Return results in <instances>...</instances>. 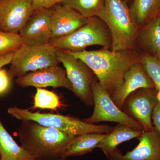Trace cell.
I'll use <instances>...</instances> for the list:
<instances>
[{
	"instance_id": "6da1fadb",
	"label": "cell",
	"mask_w": 160,
	"mask_h": 160,
	"mask_svg": "<svg viewBox=\"0 0 160 160\" xmlns=\"http://www.w3.org/2000/svg\"><path fill=\"white\" fill-rule=\"evenodd\" d=\"M68 51L89 66L110 96L122 82L126 72L140 61V53L134 49L113 51L102 47L90 51Z\"/></svg>"
},
{
	"instance_id": "7a4b0ae2",
	"label": "cell",
	"mask_w": 160,
	"mask_h": 160,
	"mask_svg": "<svg viewBox=\"0 0 160 160\" xmlns=\"http://www.w3.org/2000/svg\"><path fill=\"white\" fill-rule=\"evenodd\" d=\"M21 146L35 159L61 157L76 136L32 121H22L18 131Z\"/></svg>"
},
{
	"instance_id": "3957f363",
	"label": "cell",
	"mask_w": 160,
	"mask_h": 160,
	"mask_svg": "<svg viewBox=\"0 0 160 160\" xmlns=\"http://www.w3.org/2000/svg\"><path fill=\"white\" fill-rule=\"evenodd\" d=\"M97 17L105 22L111 33V50L135 49L138 28L132 18L129 6L124 0H105L104 8Z\"/></svg>"
},
{
	"instance_id": "277c9868",
	"label": "cell",
	"mask_w": 160,
	"mask_h": 160,
	"mask_svg": "<svg viewBox=\"0 0 160 160\" xmlns=\"http://www.w3.org/2000/svg\"><path fill=\"white\" fill-rule=\"evenodd\" d=\"M8 113L12 117L22 121H32L42 126L54 128L67 134L78 136L90 133H107L113 127L86 122L74 117L50 113L32 112L27 109L10 107Z\"/></svg>"
},
{
	"instance_id": "5b68a950",
	"label": "cell",
	"mask_w": 160,
	"mask_h": 160,
	"mask_svg": "<svg viewBox=\"0 0 160 160\" xmlns=\"http://www.w3.org/2000/svg\"><path fill=\"white\" fill-rule=\"evenodd\" d=\"M49 43L55 49L77 52L96 45L111 49L112 38L105 22L95 16L88 18L85 25L72 33L62 37L51 39Z\"/></svg>"
},
{
	"instance_id": "8992f818",
	"label": "cell",
	"mask_w": 160,
	"mask_h": 160,
	"mask_svg": "<svg viewBox=\"0 0 160 160\" xmlns=\"http://www.w3.org/2000/svg\"><path fill=\"white\" fill-rule=\"evenodd\" d=\"M59 63L56 49L49 43L35 46L22 45L13 53L8 72L12 80Z\"/></svg>"
},
{
	"instance_id": "52a82bcc",
	"label": "cell",
	"mask_w": 160,
	"mask_h": 160,
	"mask_svg": "<svg viewBox=\"0 0 160 160\" xmlns=\"http://www.w3.org/2000/svg\"><path fill=\"white\" fill-rule=\"evenodd\" d=\"M58 58L63 64L67 78L72 86V92L86 106L93 105L92 87L98 80L93 72L82 60L75 57L67 50L56 49Z\"/></svg>"
},
{
	"instance_id": "ba28073f",
	"label": "cell",
	"mask_w": 160,
	"mask_h": 160,
	"mask_svg": "<svg viewBox=\"0 0 160 160\" xmlns=\"http://www.w3.org/2000/svg\"><path fill=\"white\" fill-rule=\"evenodd\" d=\"M92 89L94 109L91 116L84 120L85 122L92 124L102 122H113L144 131L140 123L127 115L115 104L110 95L101 86L98 80L93 83Z\"/></svg>"
},
{
	"instance_id": "9c48e42d",
	"label": "cell",
	"mask_w": 160,
	"mask_h": 160,
	"mask_svg": "<svg viewBox=\"0 0 160 160\" xmlns=\"http://www.w3.org/2000/svg\"><path fill=\"white\" fill-rule=\"evenodd\" d=\"M158 101V92L155 88H140L126 98L122 110L137 121L143 126L144 131L154 129L152 114Z\"/></svg>"
},
{
	"instance_id": "30bf717a",
	"label": "cell",
	"mask_w": 160,
	"mask_h": 160,
	"mask_svg": "<svg viewBox=\"0 0 160 160\" xmlns=\"http://www.w3.org/2000/svg\"><path fill=\"white\" fill-rule=\"evenodd\" d=\"M52 15V8L33 10L19 32L22 45L35 46L49 43L51 39Z\"/></svg>"
},
{
	"instance_id": "8fae6325",
	"label": "cell",
	"mask_w": 160,
	"mask_h": 160,
	"mask_svg": "<svg viewBox=\"0 0 160 160\" xmlns=\"http://www.w3.org/2000/svg\"><path fill=\"white\" fill-rule=\"evenodd\" d=\"M33 11L30 0H0V30L19 33Z\"/></svg>"
},
{
	"instance_id": "7c38bea8",
	"label": "cell",
	"mask_w": 160,
	"mask_h": 160,
	"mask_svg": "<svg viewBox=\"0 0 160 160\" xmlns=\"http://www.w3.org/2000/svg\"><path fill=\"white\" fill-rule=\"evenodd\" d=\"M16 82L22 88H36L63 87L72 92V86L66 75L65 69L57 66H49L29 72L17 78Z\"/></svg>"
},
{
	"instance_id": "4fadbf2b",
	"label": "cell",
	"mask_w": 160,
	"mask_h": 160,
	"mask_svg": "<svg viewBox=\"0 0 160 160\" xmlns=\"http://www.w3.org/2000/svg\"><path fill=\"white\" fill-rule=\"evenodd\" d=\"M138 146L123 154L116 149L106 156L107 160H160V135L155 129L144 131L138 138Z\"/></svg>"
},
{
	"instance_id": "5bb4252c",
	"label": "cell",
	"mask_w": 160,
	"mask_h": 160,
	"mask_svg": "<svg viewBox=\"0 0 160 160\" xmlns=\"http://www.w3.org/2000/svg\"><path fill=\"white\" fill-rule=\"evenodd\" d=\"M143 88H155V87L140 61L126 72L122 82L110 96L115 104L122 110L126 98L133 92Z\"/></svg>"
},
{
	"instance_id": "9a60e30c",
	"label": "cell",
	"mask_w": 160,
	"mask_h": 160,
	"mask_svg": "<svg viewBox=\"0 0 160 160\" xmlns=\"http://www.w3.org/2000/svg\"><path fill=\"white\" fill-rule=\"evenodd\" d=\"M88 21V18L84 17L73 9L58 4L52 8L51 39L70 34L85 25Z\"/></svg>"
},
{
	"instance_id": "2e32d148",
	"label": "cell",
	"mask_w": 160,
	"mask_h": 160,
	"mask_svg": "<svg viewBox=\"0 0 160 160\" xmlns=\"http://www.w3.org/2000/svg\"><path fill=\"white\" fill-rule=\"evenodd\" d=\"M135 49L139 53L154 56L160 49V17L150 20L138 29Z\"/></svg>"
},
{
	"instance_id": "e0dca14e",
	"label": "cell",
	"mask_w": 160,
	"mask_h": 160,
	"mask_svg": "<svg viewBox=\"0 0 160 160\" xmlns=\"http://www.w3.org/2000/svg\"><path fill=\"white\" fill-rule=\"evenodd\" d=\"M144 131L135 130L129 126L118 124L98 145L97 148L102 151L105 156L110 154L121 143L135 138H138Z\"/></svg>"
},
{
	"instance_id": "ac0fdd59",
	"label": "cell",
	"mask_w": 160,
	"mask_h": 160,
	"mask_svg": "<svg viewBox=\"0 0 160 160\" xmlns=\"http://www.w3.org/2000/svg\"><path fill=\"white\" fill-rule=\"evenodd\" d=\"M106 133H90L76 137L66 146L62 157L67 159L91 152L106 137Z\"/></svg>"
},
{
	"instance_id": "d6986e66",
	"label": "cell",
	"mask_w": 160,
	"mask_h": 160,
	"mask_svg": "<svg viewBox=\"0 0 160 160\" xmlns=\"http://www.w3.org/2000/svg\"><path fill=\"white\" fill-rule=\"evenodd\" d=\"M34 159L13 139L4 127L0 117V160Z\"/></svg>"
},
{
	"instance_id": "ffe728a7",
	"label": "cell",
	"mask_w": 160,
	"mask_h": 160,
	"mask_svg": "<svg viewBox=\"0 0 160 160\" xmlns=\"http://www.w3.org/2000/svg\"><path fill=\"white\" fill-rule=\"evenodd\" d=\"M129 9L132 19L139 28L158 16L160 0H132Z\"/></svg>"
},
{
	"instance_id": "44dd1931",
	"label": "cell",
	"mask_w": 160,
	"mask_h": 160,
	"mask_svg": "<svg viewBox=\"0 0 160 160\" xmlns=\"http://www.w3.org/2000/svg\"><path fill=\"white\" fill-rule=\"evenodd\" d=\"M105 0H63L61 4L77 12L84 17L98 16L105 6Z\"/></svg>"
},
{
	"instance_id": "7402d4cb",
	"label": "cell",
	"mask_w": 160,
	"mask_h": 160,
	"mask_svg": "<svg viewBox=\"0 0 160 160\" xmlns=\"http://www.w3.org/2000/svg\"><path fill=\"white\" fill-rule=\"evenodd\" d=\"M62 105L58 96L53 92L37 88L33 99L34 108L56 110Z\"/></svg>"
},
{
	"instance_id": "603a6c76",
	"label": "cell",
	"mask_w": 160,
	"mask_h": 160,
	"mask_svg": "<svg viewBox=\"0 0 160 160\" xmlns=\"http://www.w3.org/2000/svg\"><path fill=\"white\" fill-rule=\"evenodd\" d=\"M140 53V61L146 72L154 84L155 89L160 97V63L152 56Z\"/></svg>"
},
{
	"instance_id": "cb8c5ba5",
	"label": "cell",
	"mask_w": 160,
	"mask_h": 160,
	"mask_svg": "<svg viewBox=\"0 0 160 160\" xmlns=\"http://www.w3.org/2000/svg\"><path fill=\"white\" fill-rule=\"evenodd\" d=\"M22 45L19 33H9L0 30V56L14 52Z\"/></svg>"
},
{
	"instance_id": "d4e9b609",
	"label": "cell",
	"mask_w": 160,
	"mask_h": 160,
	"mask_svg": "<svg viewBox=\"0 0 160 160\" xmlns=\"http://www.w3.org/2000/svg\"><path fill=\"white\" fill-rule=\"evenodd\" d=\"M33 10L52 8L56 5L62 3L63 0H30Z\"/></svg>"
},
{
	"instance_id": "484cf974",
	"label": "cell",
	"mask_w": 160,
	"mask_h": 160,
	"mask_svg": "<svg viewBox=\"0 0 160 160\" xmlns=\"http://www.w3.org/2000/svg\"><path fill=\"white\" fill-rule=\"evenodd\" d=\"M11 79L9 72L6 69L0 71V95L5 93L9 89Z\"/></svg>"
},
{
	"instance_id": "4316f807",
	"label": "cell",
	"mask_w": 160,
	"mask_h": 160,
	"mask_svg": "<svg viewBox=\"0 0 160 160\" xmlns=\"http://www.w3.org/2000/svg\"><path fill=\"white\" fill-rule=\"evenodd\" d=\"M151 118L154 129L160 135V97L158 96L157 102L152 111Z\"/></svg>"
},
{
	"instance_id": "83f0119b",
	"label": "cell",
	"mask_w": 160,
	"mask_h": 160,
	"mask_svg": "<svg viewBox=\"0 0 160 160\" xmlns=\"http://www.w3.org/2000/svg\"><path fill=\"white\" fill-rule=\"evenodd\" d=\"M14 52H10L4 55L0 56V71L4 66L10 64L13 58Z\"/></svg>"
},
{
	"instance_id": "f1b7e54d",
	"label": "cell",
	"mask_w": 160,
	"mask_h": 160,
	"mask_svg": "<svg viewBox=\"0 0 160 160\" xmlns=\"http://www.w3.org/2000/svg\"><path fill=\"white\" fill-rule=\"evenodd\" d=\"M67 159L61 157L54 158H37L33 160H67Z\"/></svg>"
},
{
	"instance_id": "f546056e",
	"label": "cell",
	"mask_w": 160,
	"mask_h": 160,
	"mask_svg": "<svg viewBox=\"0 0 160 160\" xmlns=\"http://www.w3.org/2000/svg\"><path fill=\"white\" fill-rule=\"evenodd\" d=\"M154 57L160 63V49L155 54Z\"/></svg>"
},
{
	"instance_id": "4dcf8cb0",
	"label": "cell",
	"mask_w": 160,
	"mask_h": 160,
	"mask_svg": "<svg viewBox=\"0 0 160 160\" xmlns=\"http://www.w3.org/2000/svg\"><path fill=\"white\" fill-rule=\"evenodd\" d=\"M124 1H125L127 4H128V3H130V4L132 0H124Z\"/></svg>"
},
{
	"instance_id": "1f68e13d",
	"label": "cell",
	"mask_w": 160,
	"mask_h": 160,
	"mask_svg": "<svg viewBox=\"0 0 160 160\" xmlns=\"http://www.w3.org/2000/svg\"><path fill=\"white\" fill-rule=\"evenodd\" d=\"M158 16L160 17V13H159V14Z\"/></svg>"
}]
</instances>
